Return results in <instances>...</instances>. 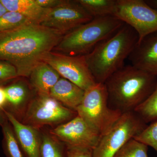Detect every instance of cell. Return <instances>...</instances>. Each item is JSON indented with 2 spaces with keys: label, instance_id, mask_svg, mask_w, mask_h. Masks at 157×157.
<instances>
[{
  "label": "cell",
  "instance_id": "20",
  "mask_svg": "<svg viewBox=\"0 0 157 157\" xmlns=\"http://www.w3.org/2000/svg\"><path fill=\"white\" fill-rule=\"evenodd\" d=\"M3 148L7 157H24L18 141L9 121L2 127Z\"/></svg>",
  "mask_w": 157,
  "mask_h": 157
},
{
  "label": "cell",
  "instance_id": "27",
  "mask_svg": "<svg viewBox=\"0 0 157 157\" xmlns=\"http://www.w3.org/2000/svg\"><path fill=\"white\" fill-rule=\"evenodd\" d=\"M37 5L44 9H53L57 7L65 0H35Z\"/></svg>",
  "mask_w": 157,
  "mask_h": 157
},
{
  "label": "cell",
  "instance_id": "21",
  "mask_svg": "<svg viewBox=\"0 0 157 157\" xmlns=\"http://www.w3.org/2000/svg\"><path fill=\"white\" fill-rule=\"evenodd\" d=\"M31 23L36 22L22 14L14 11H8L0 17V33Z\"/></svg>",
  "mask_w": 157,
  "mask_h": 157
},
{
  "label": "cell",
  "instance_id": "14",
  "mask_svg": "<svg viewBox=\"0 0 157 157\" xmlns=\"http://www.w3.org/2000/svg\"><path fill=\"white\" fill-rule=\"evenodd\" d=\"M85 91L63 78H60L51 90L50 96L70 109L76 110L83 100Z\"/></svg>",
  "mask_w": 157,
  "mask_h": 157
},
{
  "label": "cell",
  "instance_id": "24",
  "mask_svg": "<svg viewBox=\"0 0 157 157\" xmlns=\"http://www.w3.org/2000/svg\"><path fill=\"white\" fill-rule=\"evenodd\" d=\"M135 140L150 146L157 153V120L153 122L140 134L134 137Z\"/></svg>",
  "mask_w": 157,
  "mask_h": 157
},
{
  "label": "cell",
  "instance_id": "7",
  "mask_svg": "<svg viewBox=\"0 0 157 157\" xmlns=\"http://www.w3.org/2000/svg\"><path fill=\"white\" fill-rule=\"evenodd\" d=\"M77 115L76 111L65 107L50 95L38 94L27 106L22 123L38 129L45 125L64 123Z\"/></svg>",
  "mask_w": 157,
  "mask_h": 157
},
{
  "label": "cell",
  "instance_id": "31",
  "mask_svg": "<svg viewBox=\"0 0 157 157\" xmlns=\"http://www.w3.org/2000/svg\"><path fill=\"white\" fill-rule=\"evenodd\" d=\"M8 11V10L0 2V17Z\"/></svg>",
  "mask_w": 157,
  "mask_h": 157
},
{
  "label": "cell",
  "instance_id": "13",
  "mask_svg": "<svg viewBox=\"0 0 157 157\" xmlns=\"http://www.w3.org/2000/svg\"><path fill=\"white\" fill-rule=\"evenodd\" d=\"M2 109L13 128L20 146L26 157H41L42 135H40L38 129L22 123L10 113Z\"/></svg>",
  "mask_w": 157,
  "mask_h": 157
},
{
  "label": "cell",
  "instance_id": "17",
  "mask_svg": "<svg viewBox=\"0 0 157 157\" xmlns=\"http://www.w3.org/2000/svg\"><path fill=\"white\" fill-rule=\"evenodd\" d=\"M0 2L8 11L22 14L39 24L42 21L48 9L38 6L35 0H0Z\"/></svg>",
  "mask_w": 157,
  "mask_h": 157
},
{
  "label": "cell",
  "instance_id": "1",
  "mask_svg": "<svg viewBox=\"0 0 157 157\" xmlns=\"http://www.w3.org/2000/svg\"><path fill=\"white\" fill-rule=\"evenodd\" d=\"M64 36L37 23L0 33V61L14 66L18 76L29 77Z\"/></svg>",
  "mask_w": 157,
  "mask_h": 157
},
{
  "label": "cell",
  "instance_id": "11",
  "mask_svg": "<svg viewBox=\"0 0 157 157\" xmlns=\"http://www.w3.org/2000/svg\"><path fill=\"white\" fill-rule=\"evenodd\" d=\"M49 134L67 147H83L94 149L101 138L81 117L76 116L70 121L52 129Z\"/></svg>",
  "mask_w": 157,
  "mask_h": 157
},
{
  "label": "cell",
  "instance_id": "23",
  "mask_svg": "<svg viewBox=\"0 0 157 157\" xmlns=\"http://www.w3.org/2000/svg\"><path fill=\"white\" fill-rule=\"evenodd\" d=\"M113 157H149L148 146L133 138L124 145Z\"/></svg>",
  "mask_w": 157,
  "mask_h": 157
},
{
  "label": "cell",
  "instance_id": "26",
  "mask_svg": "<svg viewBox=\"0 0 157 157\" xmlns=\"http://www.w3.org/2000/svg\"><path fill=\"white\" fill-rule=\"evenodd\" d=\"M93 151L83 147H67L66 157H93Z\"/></svg>",
  "mask_w": 157,
  "mask_h": 157
},
{
  "label": "cell",
  "instance_id": "9",
  "mask_svg": "<svg viewBox=\"0 0 157 157\" xmlns=\"http://www.w3.org/2000/svg\"><path fill=\"white\" fill-rule=\"evenodd\" d=\"M62 76L86 91L97 82L88 66L85 56L67 55L51 52L43 60Z\"/></svg>",
  "mask_w": 157,
  "mask_h": 157
},
{
  "label": "cell",
  "instance_id": "8",
  "mask_svg": "<svg viewBox=\"0 0 157 157\" xmlns=\"http://www.w3.org/2000/svg\"><path fill=\"white\" fill-rule=\"evenodd\" d=\"M114 16L132 28L138 42L157 32V10L143 0H117Z\"/></svg>",
  "mask_w": 157,
  "mask_h": 157
},
{
  "label": "cell",
  "instance_id": "5",
  "mask_svg": "<svg viewBox=\"0 0 157 157\" xmlns=\"http://www.w3.org/2000/svg\"><path fill=\"white\" fill-rule=\"evenodd\" d=\"M75 111L101 136L110 130L122 114L109 107L106 86L101 83H96L85 91Z\"/></svg>",
  "mask_w": 157,
  "mask_h": 157
},
{
  "label": "cell",
  "instance_id": "29",
  "mask_svg": "<svg viewBox=\"0 0 157 157\" xmlns=\"http://www.w3.org/2000/svg\"><path fill=\"white\" fill-rule=\"evenodd\" d=\"M9 121L6 114L2 109H0V126L2 127L7 122Z\"/></svg>",
  "mask_w": 157,
  "mask_h": 157
},
{
  "label": "cell",
  "instance_id": "16",
  "mask_svg": "<svg viewBox=\"0 0 157 157\" xmlns=\"http://www.w3.org/2000/svg\"><path fill=\"white\" fill-rule=\"evenodd\" d=\"M6 103L4 108L17 118L18 116L23 115L26 109V103L28 98V90L23 83H13L5 88Z\"/></svg>",
  "mask_w": 157,
  "mask_h": 157
},
{
  "label": "cell",
  "instance_id": "12",
  "mask_svg": "<svg viewBox=\"0 0 157 157\" xmlns=\"http://www.w3.org/2000/svg\"><path fill=\"white\" fill-rule=\"evenodd\" d=\"M128 59L135 67L157 76V32L138 42Z\"/></svg>",
  "mask_w": 157,
  "mask_h": 157
},
{
  "label": "cell",
  "instance_id": "4",
  "mask_svg": "<svg viewBox=\"0 0 157 157\" xmlns=\"http://www.w3.org/2000/svg\"><path fill=\"white\" fill-rule=\"evenodd\" d=\"M124 24L113 15L95 17L65 34L53 49L72 56L86 55Z\"/></svg>",
  "mask_w": 157,
  "mask_h": 157
},
{
  "label": "cell",
  "instance_id": "30",
  "mask_svg": "<svg viewBox=\"0 0 157 157\" xmlns=\"http://www.w3.org/2000/svg\"><path fill=\"white\" fill-rule=\"evenodd\" d=\"M145 2L149 6L157 10V0H147Z\"/></svg>",
  "mask_w": 157,
  "mask_h": 157
},
{
  "label": "cell",
  "instance_id": "25",
  "mask_svg": "<svg viewBox=\"0 0 157 157\" xmlns=\"http://www.w3.org/2000/svg\"><path fill=\"white\" fill-rule=\"evenodd\" d=\"M18 77L16 68L7 62L0 61V84Z\"/></svg>",
  "mask_w": 157,
  "mask_h": 157
},
{
  "label": "cell",
  "instance_id": "19",
  "mask_svg": "<svg viewBox=\"0 0 157 157\" xmlns=\"http://www.w3.org/2000/svg\"><path fill=\"white\" fill-rule=\"evenodd\" d=\"M134 112L147 124L157 120V82L151 95Z\"/></svg>",
  "mask_w": 157,
  "mask_h": 157
},
{
  "label": "cell",
  "instance_id": "3",
  "mask_svg": "<svg viewBox=\"0 0 157 157\" xmlns=\"http://www.w3.org/2000/svg\"><path fill=\"white\" fill-rule=\"evenodd\" d=\"M138 42L137 33L124 23L115 33L98 43L85 56L96 82L104 83L109 76L122 67Z\"/></svg>",
  "mask_w": 157,
  "mask_h": 157
},
{
  "label": "cell",
  "instance_id": "18",
  "mask_svg": "<svg viewBox=\"0 0 157 157\" xmlns=\"http://www.w3.org/2000/svg\"><path fill=\"white\" fill-rule=\"evenodd\" d=\"M94 18L113 15L117 0H76Z\"/></svg>",
  "mask_w": 157,
  "mask_h": 157
},
{
  "label": "cell",
  "instance_id": "2",
  "mask_svg": "<svg viewBox=\"0 0 157 157\" xmlns=\"http://www.w3.org/2000/svg\"><path fill=\"white\" fill-rule=\"evenodd\" d=\"M157 82V76L124 65L104 83L109 107L122 113L134 111L151 95Z\"/></svg>",
  "mask_w": 157,
  "mask_h": 157
},
{
  "label": "cell",
  "instance_id": "28",
  "mask_svg": "<svg viewBox=\"0 0 157 157\" xmlns=\"http://www.w3.org/2000/svg\"><path fill=\"white\" fill-rule=\"evenodd\" d=\"M6 103V96L5 88L0 86V109L4 108Z\"/></svg>",
  "mask_w": 157,
  "mask_h": 157
},
{
  "label": "cell",
  "instance_id": "6",
  "mask_svg": "<svg viewBox=\"0 0 157 157\" xmlns=\"http://www.w3.org/2000/svg\"><path fill=\"white\" fill-rule=\"evenodd\" d=\"M147 125L134 111L122 113L110 130L101 136L93 149V157H113Z\"/></svg>",
  "mask_w": 157,
  "mask_h": 157
},
{
  "label": "cell",
  "instance_id": "22",
  "mask_svg": "<svg viewBox=\"0 0 157 157\" xmlns=\"http://www.w3.org/2000/svg\"><path fill=\"white\" fill-rule=\"evenodd\" d=\"M59 140L51 134L42 135L40 157H65L61 145Z\"/></svg>",
  "mask_w": 157,
  "mask_h": 157
},
{
  "label": "cell",
  "instance_id": "15",
  "mask_svg": "<svg viewBox=\"0 0 157 157\" xmlns=\"http://www.w3.org/2000/svg\"><path fill=\"white\" fill-rule=\"evenodd\" d=\"M29 77L38 94L43 95H50L51 90L60 78L56 70L43 61L34 68Z\"/></svg>",
  "mask_w": 157,
  "mask_h": 157
},
{
  "label": "cell",
  "instance_id": "10",
  "mask_svg": "<svg viewBox=\"0 0 157 157\" xmlns=\"http://www.w3.org/2000/svg\"><path fill=\"white\" fill-rule=\"evenodd\" d=\"M93 18L76 1L65 0L60 6L48 9L40 24L65 35Z\"/></svg>",
  "mask_w": 157,
  "mask_h": 157
}]
</instances>
